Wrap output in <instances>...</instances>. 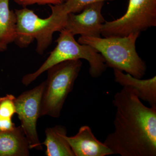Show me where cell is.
Masks as SVG:
<instances>
[{"mask_svg": "<svg viewBox=\"0 0 156 156\" xmlns=\"http://www.w3.org/2000/svg\"><path fill=\"white\" fill-rule=\"evenodd\" d=\"M114 131L104 143L113 154L121 156H156V107L143 104L128 87L115 93Z\"/></svg>", "mask_w": 156, "mask_h": 156, "instance_id": "cell-1", "label": "cell"}, {"mask_svg": "<svg viewBox=\"0 0 156 156\" xmlns=\"http://www.w3.org/2000/svg\"><path fill=\"white\" fill-rule=\"evenodd\" d=\"M140 34L135 33L127 36L103 38L80 36L78 42L89 45L97 50L104 58L108 67L141 79L145 75L147 66L136 50L135 44Z\"/></svg>", "mask_w": 156, "mask_h": 156, "instance_id": "cell-2", "label": "cell"}, {"mask_svg": "<svg viewBox=\"0 0 156 156\" xmlns=\"http://www.w3.org/2000/svg\"><path fill=\"white\" fill-rule=\"evenodd\" d=\"M60 32L56 48L38 69L23 76L21 82L23 85L28 86L50 68L67 60L86 59L89 63V74L93 78L99 77L106 71L105 60L97 50L89 45L80 44L74 36L64 29Z\"/></svg>", "mask_w": 156, "mask_h": 156, "instance_id": "cell-3", "label": "cell"}, {"mask_svg": "<svg viewBox=\"0 0 156 156\" xmlns=\"http://www.w3.org/2000/svg\"><path fill=\"white\" fill-rule=\"evenodd\" d=\"M49 6L52 13L45 19L26 7L15 10L17 21L14 42L17 46L25 48L36 39L37 53L43 54L52 43L53 34L63 29L67 16L62 14L55 5Z\"/></svg>", "mask_w": 156, "mask_h": 156, "instance_id": "cell-4", "label": "cell"}, {"mask_svg": "<svg viewBox=\"0 0 156 156\" xmlns=\"http://www.w3.org/2000/svg\"><path fill=\"white\" fill-rule=\"evenodd\" d=\"M81 59L60 62L48 70L42 94L40 117H60L66 99L72 91L82 68Z\"/></svg>", "mask_w": 156, "mask_h": 156, "instance_id": "cell-5", "label": "cell"}, {"mask_svg": "<svg viewBox=\"0 0 156 156\" xmlns=\"http://www.w3.org/2000/svg\"><path fill=\"white\" fill-rule=\"evenodd\" d=\"M156 26V0H129L128 9L122 17L105 21L101 35L104 37L127 36Z\"/></svg>", "mask_w": 156, "mask_h": 156, "instance_id": "cell-6", "label": "cell"}, {"mask_svg": "<svg viewBox=\"0 0 156 156\" xmlns=\"http://www.w3.org/2000/svg\"><path fill=\"white\" fill-rule=\"evenodd\" d=\"M44 82L33 89L23 92L15 99L16 114L21 122V127L29 144L30 149L42 150L37 125L40 117L42 94Z\"/></svg>", "mask_w": 156, "mask_h": 156, "instance_id": "cell-7", "label": "cell"}, {"mask_svg": "<svg viewBox=\"0 0 156 156\" xmlns=\"http://www.w3.org/2000/svg\"><path fill=\"white\" fill-rule=\"evenodd\" d=\"M105 2H98L87 5L80 14L67 16L64 29L73 35L100 37L101 29L105 22L101 14Z\"/></svg>", "mask_w": 156, "mask_h": 156, "instance_id": "cell-8", "label": "cell"}, {"mask_svg": "<svg viewBox=\"0 0 156 156\" xmlns=\"http://www.w3.org/2000/svg\"><path fill=\"white\" fill-rule=\"evenodd\" d=\"M75 156H106L113 154L109 148L94 136L89 126H81L75 136H64Z\"/></svg>", "mask_w": 156, "mask_h": 156, "instance_id": "cell-9", "label": "cell"}, {"mask_svg": "<svg viewBox=\"0 0 156 156\" xmlns=\"http://www.w3.org/2000/svg\"><path fill=\"white\" fill-rule=\"evenodd\" d=\"M115 81L123 87L132 89L140 100L144 101L151 106L156 107V76L147 79L134 77L119 70L114 69Z\"/></svg>", "mask_w": 156, "mask_h": 156, "instance_id": "cell-10", "label": "cell"}, {"mask_svg": "<svg viewBox=\"0 0 156 156\" xmlns=\"http://www.w3.org/2000/svg\"><path fill=\"white\" fill-rule=\"evenodd\" d=\"M30 149L21 126L0 131V156H28Z\"/></svg>", "mask_w": 156, "mask_h": 156, "instance_id": "cell-11", "label": "cell"}, {"mask_svg": "<svg viewBox=\"0 0 156 156\" xmlns=\"http://www.w3.org/2000/svg\"><path fill=\"white\" fill-rule=\"evenodd\" d=\"M67 134L63 126H57L47 128L46 138L41 144L47 147L46 155L48 156H75L71 148L65 138Z\"/></svg>", "mask_w": 156, "mask_h": 156, "instance_id": "cell-12", "label": "cell"}, {"mask_svg": "<svg viewBox=\"0 0 156 156\" xmlns=\"http://www.w3.org/2000/svg\"><path fill=\"white\" fill-rule=\"evenodd\" d=\"M9 3V0H0V43L7 45L15 41L17 21Z\"/></svg>", "mask_w": 156, "mask_h": 156, "instance_id": "cell-13", "label": "cell"}, {"mask_svg": "<svg viewBox=\"0 0 156 156\" xmlns=\"http://www.w3.org/2000/svg\"><path fill=\"white\" fill-rule=\"evenodd\" d=\"M112 1L114 0H66L58 5L62 13L68 15L70 14L80 13L86 6L91 3Z\"/></svg>", "mask_w": 156, "mask_h": 156, "instance_id": "cell-14", "label": "cell"}, {"mask_svg": "<svg viewBox=\"0 0 156 156\" xmlns=\"http://www.w3.org/2000/svg\"><path fill=\"white\" fill-rule=\"evenodd\" d=\"M16 98L11 94H7L0 98V115L12 118L16 114Z\"/></svg>", "mask_w": 156, "mask_h": 156, "instance_id": "cell-15", "label": "cell"}, {"mask_svg": "<svg viewBox=\"0 0 156 156\" xmlns=\"http://www.w3.org/2000/svg\"><path fill=\"white\" fill-rule=\"evenodd\" d=\"M66 0H14V2L23 7L37 4L38 5H56L62 4Z\"/></svg>", "mask_w": 156, "mask_h": 156, "instance_id": "cell-16", "label": "cell"}, {"mask_svg": "<svg viewBox=\"0 0 156 156\" xmlns=\"http://www.w3.org/2000/svg\"><path fill=\"white\" fill-rule=\"evenodd\" d=\"M16 127L12 118L0 115V131H11Z\"/></svg>", "mask_w": 156, "mask_h": 156, "instance_id": "cell-17", "label": "cell"}, {"mask_svg": "<svg viewBox=\"0 0 156 156\" xmlns=\"http://www.w3.org/2000/svg\"><path fill=\"white\" fill-rule=\"evenodd\" d=\"M8 45L0 43V52H3L7 50Z\"/></svg>", "mask_w": 156, "mask_h": 156, "instance_id": "cell-18", "label": "cell"}]
</instances>
